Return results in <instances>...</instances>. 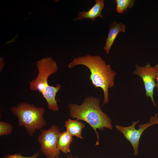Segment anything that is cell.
I'll list each match as a JSON object with an SVG mask.
<instances>
[{"instance_id": "6da1fadb", "label": "cell", "mask_w": 158, "mask_h": 158, "mask_svg": "<svg viewBox=\"0 0 158 158\" xmlns=\"http://www.w3.org/2000/svg\"><path fill=\"white\" fill-rule=\"evenodd\" d=\"M78 65H83L90 70L89 78L96 88L102 89L104 93V100L101 107L109 102V89L114 85L116 74L111 66L107 64L105 61L99 55H87L74 58L68 65L72 68Z\"/></svg>"}, {"instance_id": "e0dca14e", "label": "cell", "mask_w": 158, "mask_h": 158, "mask_svg": "<svg viewBox=\"0 0 158 158\" xmlns=\"http://www.w3.org/2000/svg\"><path fill=\"white\" fill-rule=\"evenodd\" d=\"M156 87L158 90V73H157L156 78Z\"/></svg>"}, {"instance_id": "5bb4252c", "label": "cell", "mask_w": 158, "mask_h": 158, "mask_svg": "<svg viewBox=\"0 0 158 158\" xmlns=\"http://www.w3.org/2000/svg\"><path fill=\"white\" fill-rule=\"evenodd\" d=\"M13 127L9 123L0 122V136L10 134L13 131Z\"/></svg>"}, {"instance_id": "7a4b0ae2", "label": "cell", "mask_w": 158, "mask_h": 158, "mask_svg": "<svg viewBox=\"0 0 158 158\" xmlns=\"http://www.w3.org/2000/svg\"><path fill=\"white\" fill-rule=\"evenodd\" d=\"M100 103L98 98L89 96L85 98L80 105L73 104L68 105L70 114L72 117L86 122L93 128L97 136V145L99 143L97 129L103 130L105 128H113L111 121L101 110Z\"/></svg>"}, {"instance_id": "5b68a950", "label": "cell", "mask_w": 158, "mask_h": 158, "mask_svg": "<svg viewBox=\"0 0 158 158\" xmlns=\"http://www.w3.org/2000/svg\"><path fill=\"white\" fill-rule=\"evenodd\" d=\"M38 141L41 146V151L47 158L59 157L60 151L57 148V143L61 133L59 128L53 125L47 130H40Z\"/></svg>"}, {"instance_id": "d6986e66", "label": "cell", "mask_w": 158, "mask_h": 158, "mask_svg": "<svg viewBox=\"0 0 158 158\" xmlns=\"http://www.w3.org/2000/svg\"><path fill=\"white\" fill-rule=\"evenodd\" d=\"M59 158V157H58V158Z\"/></svg>"}, {"instance_id": "7c38bea8", "label": "cell", "mask_w": 158, "mask_h": 158, "mask_svg": "<svg viewBox=\"0 0 158 158\" xmlns=\"http://www.w3.org/2000/svg\"><path fill=\"white\" fill-rule=\"evenodd\" d=\"M73 140L72 136L66 130L61 133L57 143L58 150L65 154L70 152V145Z\"/></svg>"}, {"instance_id": "8fae6325", "label": "cell", "mask_w": 158, "mask_h": 158, "mask_svg": "<svg viewBox=\"0 0 158 158\" xmlns=\"http://www.w3.org/2000/svg\"><path fill=\"white\" fill-rule=\"evenodd\" d=\"M78 119L72 120L68 119L65 122V126L66 131L72 136H75L81 139H83L81 135L83 129L85 125Z\"/></svg>"}, {"instance_id": "ac0fdd59", "label": "cell", "mask_w": 158, "mask_h": 158, "mask_svg": "<svg viewBox=\"0 0 158 158\" xmlns=\"http://www.w3.org/2000/svg\"><path fill=\"white\" fill-rule=\"evenodd\" d=\"M67 158H73L72 156L71 155L70 156H68L67 157ZM75 158H76V157H75Z\"/></svg>"}, {"instance_id": "52a82bcc", "label": "cell", "mask_w": 158, "mask_h": 158, "mask_svg": "<svg viewBox=\"0 0 158 158\" xmlns=\"http://www.w3.org/2000/svg\"><path fill=\"white\" fill-rule=\"evenodd\" d=\"M139 121H133L131 125L128 126H123L117 124L116 128L117 130L121 133L125 138L131 144L134 150V155L136 156L138 153V147L141 137L144 131L152 125L149 122L147 123L138 125V129L135 128L136 125Z\"/></svg>"}, {"instance_id": "9c48e42d", "label": "cell", "mask_w": 158, "mask_h": 158, "mask_svg": "<svg viewBox=\"0 0 158 158\" xmlns=\"http://www.w3.org/2000/svg\"><path fill=\"white\" fill-rule=\"evenodd\" d=\"M126 29L125 25L121 23L114 21L109 24V32L104 47L107 54L109 53L110 48L118 34L121 32H125Z\"/></svg>"}, {"instance_id": "4fadbf2b", "label": "cell", "mask_w": 158, "mask_h": 158, "mask_svg": "<svg viewBox=\"0 0 158 158\" xmlns=\"http://www.w3.org/2000/svg\"><path fill=\"white\" fill-rule=\"evenodd\" d=\"M135 1L134 0H116V10L118 13H122L128 8H131L133 6Z\"/></svg>"}, {"instance_id": "2e32d148", "label": "cell", "mask_w": 158, "mask_h": 158, "mask_svg": "<svg viewBox=\"0 0 158 158\" xmlns=\"http://www.w3.org/2000/svg\"><path fill=\"white\" fill-rule=\"evenodd\" d=\"M150 122L152 125L155 124H158V114L156 113L154 116L151 117L149 119Z\"/></svg>"}, {"instance_id": "3957f363", "label": "cell", "mask_w": 158, "mask_h": 158, "mask_svg": "<svg viewBox=\"0 0 158 158\" xmlns=\"http://www.w3.org/2000/svg\"><path fill=\"white\" fill-rule=\"evenodd\" d=\"M11 112L18 118L19 126H24L28 134L32 136L37 130H42L47 125L44 118L45 110L26 102H22L10 108Z\"/></svg>"}, {"instance_id": "9a60e30c", "label": "cell", "mask_w": 158, "mask_h": 158, "mask_svg": "<svg viewBox=\"0 0 158 158\" xmlns=\"http://www.w3.org/2000/svg\"><path fill=\"white\" fill-rule=\"evenodd\" d=\"M40 154L39 151L35 153L33 155L30 157H25L20 154L17 153L13 154H8L6 155L3 158H37Z\"/></svg>"}, {"instance_id": "277c9868", "label": "cell", "mask_w": 158, "mask_h": 158, "mask_svg": "<svg viewBox=\"0 0 158 158\" xmlns=\"http://www.w3.org/2000/svg\"><path fill=\"white\" fill-rule=\"evenodd\" d=\"M36 66L38 71L36 78L30 82V88L32 91H38L42 95L49 85V77L56 72L58 67L56 62L51 57H47L38 61Z\"/></svg>"}, {"instance_id": "ba28073f", "label": "cell", "mask_w": 158, "mask_h": 158, "mask_svg": "<svg viewBox=\"0 0 158 158\" xmlns=\"http://www.w3.org/2000/svg\"><path fill=\"white\" fill-rule=\"evenodd\" d=\"M104 1L95 0V5L87 11H80L76 18L74 20H81L84 18H89L92 21L95 20L97 17L104 18L101 14V12L104 8Z\"/></svg>"}, {"instance_id": "30bf717a", "label": "cell", "mask_w": 158, "mask_h": 158, "mask_svg": "<svg viewBox=\"0 0 158 158\" xmlns=\"http://www.w3.org/2000/svg\"><path fill=\"white\" fill-rule=\"evenodd\" d=\"M61 88V86L59 84H57L56 86L49 85L42 95L47 103L49 110L54 111L59 110V107L56 99V96Z\"/></svg>"}, {"instance_id": "8992f818", "label": "cell", "mask_w": 158, "mask_h": 158, "mask_svg": "<svg viewBox=\"0 0 158 158\" xmlns=\"http://www.w3.org/2000/svg\"><path fill=\"white\" fill-rule=\"evenodd\" d=\"M158 73V64L152 66L150 64L144 66H141L136 64L135 69L133 74L140 77L143 82L147 98L151 99L153 105L155 107L157 105L153 98L154 90L156 87V78Z\"/></svg>"}]
</instances>
